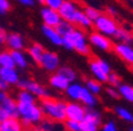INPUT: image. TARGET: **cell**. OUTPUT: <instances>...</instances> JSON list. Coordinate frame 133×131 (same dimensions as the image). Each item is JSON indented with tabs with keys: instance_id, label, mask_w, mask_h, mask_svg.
Wrapping results in <instances>:
<instances>
[{
	"instance_id": "6da1fadb",
	"label": "cell",
	"mask_w": 133,
	"mask_h": 131,
	"mask_svg": "<svg viewBox=\"0 0 133 131\" xmlns=\"http://www.w3.org/2000/svg\"><path fill=\"white\" fill-rule=\"evenodd\" d=\"M62 46L66 50H74L83 56H88L90 53L88 36L86 34L84 30L78 27H75L71 32L63 37Z\"/></svg>"
},
{
	"instance_id": "7a4b0ae2",
	"label": "cell",
	"mask_w": 133,
	"mask_h": 131,
	"mask_svg": "<svg viewBox=\"0 0 133 131\" xmlns=\"http://www.w3.org/2000/svg\"><path fill=\"white\" fill-rule=\"evenodd\" d=\"M39 106L42 109L44 118L56 120V122H64L66 119V103L64 101L52 98V97H45L41 99Z\"/></svg>"
},
{
	"instance_id": "3957f363",
	"label": "cell",
	"mask_w": 133,
	"mask_h": 131,
	"mask_svg": "<svg viewBox=\"0 0 133 131\" xmlns=\"http://www.w3.org/2000/svg\"><path fill=\"white\" fill-rule=\"evenodd\" d=\"M18 115H19V118L22 120L24 128H26V126H36L44 118L41 106H38L36 103L32 104L18 103Z\"/></svg>"
},
{
	"instance_id": "277c9868",
	"label": "cell",
	"mask_w": 133,
	"mask_h": 131,
	"mask_svg": "<svg viewBox=\"0 0 133 131\" xmlns=\"http://www.w3.org/2000/svg\"><path fill=\"white\" fill-rule=\"evenodd\" d=\"M93 27H94V31L111 38L116 32L119 25H118L116 20L114 19L113 17L108 16V14H100L96 19L93 21Z\"/></svg>"
},
{
	"instance_id": "5b68a950",
	"label": "cell",
	"mask_w": 133,
	"mask_h": 131,
	"mask_svg": "<svg viewBox=\"0 0 133 131\" xmlns=\"http://www.w3.org/2000/svg\"><path fill=\"white\" fill-rule=\"evenodd\" d=\"M58 13L61 16L62 20L69 21L74 26H76V22H77L80 16L83 13V11L81 10V7L77 5L76 1H74V0H64L63 4L59 7V10H58Z\"/></svg>"
},
{
	"instance_id": "8992f818",
	"label": "cell",
	"mask_w": 133,
	"mask_h": 131,
	"mask_svg": "<svg viewBox=\"0 0 133 131\" xmlns=\"http://www.w3.org/2000/svg\"><path fill=\"white\" fill-rule=\"evenodd\" d=\"M89 70L91 74L100 83H107V77L111 73V65L101 58H93L89 61Z\"/></svg>"
},
{
	"instance_id": "52a82bcc",
	"label": "cell",
	"mask_w": 133,
	"mask_h": 131,
	"mask_svg": "<svg viewBox=\"0 0 133 131\" xmlns=\"http://www.w3.org/2000/svg\"><path fill=\"white\" fill-rule=\"evenodd\" d=\"M17 86L19 87L20 90H26L30 93H32L35 97L42 99L45 98V97H49V93L48 90L44 86L39 83L35 82L32 79H29V78H20L17 83Z\"/></svg>"
},
{
	"instance_id": "ba28073f",
	"label": "cell",
	"mask_w": 133,
	"mask_h": 131,
	"mask_svg": "<svg viewBox=\"0 0 133 131\" xmlns=\"http://www.w3.org/2000/svg\"><path fill=\"white\" fill-rule=\"evenodd\" d=\"M101 113L94 107H87L84 118L81 122V131H99L101 124Z\"/></svg>"
},
{
	"instance_id": "9c48e42d",
	"label": "cell",
	"mask_w": 133,
	"mask_h": 131,
	"mask_svg": "<svg viewBox=\"0 0 133 131\" xmlns=\"http://www.w3.org/2000/svg\"><path fill=\"white\" fill-rule=\"evenodd\" d=\"M89 45L99 51H109L113 49V43H112L109 37H106L101 33L93 31L88 34Z\"/></svg>"
},
{
	"instance_id": "30bf717a",
	"label": "cell",
	"mask_w": 133,
	"mask_h": 131,
	"mask_svg": "<svg viewBox=\"0 0 133 131\" xmlns=\"http://www.w3.org/2000/svg\"><path fill=\"white\" fill-rule=\"evenodd\" d=\"M19 118L18 115V103L16 99L8 96L4 102L0 103V122L7 119V118Z\"/></svg>"
},
{
	"instance_id": "8fae6325",
	"label": "cell",
	"mask_w": 133,
	"mask_h": 131,
	"mask_svg": "<svg viewBox=\"0 0 133 131\" xmlns=\"http://www.w3.org/2000/svg\"><path fill=\"white\" fill-rule=\"evenodd\" d=\"M87 107L83 104L78 103V102H69L66 103V109H65V115L66 119L71 120H77V122H82L86 115Z\"/></svg>"
},
{
	"instance_id": "7c38bea8",
	"label": "cell",
	"mask_w": 133,
	"mask_h": 131,
	"mask_svg": "<svg viewBox=\"0 0 133 131\" xmlns=\"http://www.w3.org/2000/svg\"><path fill=\"white\" fill-rule=\"evenodd\" d=\"M39 65L50 72H56L59 67V58L58 55L52 51H44Z\"/></svg>"
},
{
	"instance_id": "4fadbf2b",
	"label": "cell",
	"mask_w": 133,
	"mask_h": 131,
	"mask_svg": "<svg viewBox=\"0 0 133 131\" xmlns=\"http://www.w3.org/2000/svg\"><path fill=\"white\" fill-rule=\"evenodd\" d=\"M113 51L118 55L120 59H122L130 65H133V45L116 43L115 45H113Z\"/></svg>"
},
{
	"instance_id": "5bb4252c",
	"label": "cell",
	"mask_w": 133,
	"mask_h": 131,
	"mask_svg": "<svg viewBox=\"0 0 133 131\" xmlns=\"http://www.w3.org/2000/svg\"><path fill=\"white\" fill-rule=\"evenodd\" d=\"M41 17L42 20H43V25H46V26H50V27H56L62 20L58 11L45 7V6L41 10Z\"/></svg>"
},
{
	"instance_id": "9a60e30c",
	"label": "cell",
	"mask_w": 133,
	"mask_h": 131,
	"mask_svg": "<svg viewBox=\"0 0 133 131\" xmlns=\"http://www.w3.org/2000/svg\"><path fill=\"white\" fill-rule=\"evenodd\" d=\"M5 44L11 51H23L25 49V39L22 34L11 32L6 34Z\"/></svg>"
},
{
	"instance_id": "2e32d148",
	"label": "cell",
	"mask_w": 133,
	"mask_h": 131,
	"mask_svg": "<svg viewBox=\"0 0 133 131\" xmlns=\"http://www.w3.org/2000/svg\"><path fill=\"white\" fill-rule=\"evenodd\" d=\"M36 129L38 131H66L63 122H56L48 118H43L41 123L36 125Z\"/></svg>"
},
{
	"instance_id": "e0dca14e",
	"label": "cell",
	"mask_w": 133,
	"mask_h": 131,
	"mask_svg": "<svg viewBox=\"0 0 133 131\" xmlns=\"http://www.w3.org/2000/svg\"><path fill=\"white\" fill-rule=\"evenodd\" d=\"M0 78L6 82L8 85H17L19 78V73L16 70V67L8 68V67H1L0 66Z\"/></svg>"
},
{
	"instance_id": "ac0fdd59",
	"label": "cell",
	"mask_w": 133,
	"mask_h": 131,
	"mask_svg": "<svg viewBox=\"0 0 133 131\" xmlns=\"http://www.w3.org/2000/svg\"><path fill=\"white\" fill-rule=\"evenodd\" d=\"M42 33L44 34V37L50 43H52L56 46H62L63 37L57 32V30L55 27H50V26H46V25H43L42 26Z\"/></svg>"
},
{
	"instance_id": "d6986e66",
	"label": "cell",
	"mask_w": 133,
	"mask_h": 131,
	"mask_svg": "<svg viewBox=\"0 0 133 131\" xmlns=\"http://www.w3.org/2000/svg\"><path fill=\"white\" fill-rule=\"evenodd\" d=\"M49 83L54 89L59 90V91H65V89L68 87V85L70 84L69 80L66 79L64 76H62L61 73H58V72H55L52 76L50 77Z\"/></svg>"
},
{
	"instance_id": "ffe728a7",
	"label": "cell",
	"mask_w": 133,
	"mask_h": 131,
	"mask_svg": "<svg viewBox=\"0 0 133 131\" xmlns=\"http://www.w3.org/2000/svg\"><path fill=\"white\" fill-rule=\"evenodd\" d=\"M83 90V85L78 82H71L68 87L65 89V95L68 96V98H70L72 102H78L80 101L81 92Z\"/></svg>"
},
{
	"instance_id": "44dd1931",
	"label": "cell",
	"mask_w": 133,
	"mask_h": 131,
	"mask_svg": "<svg viewBox=\"0 0 133 131\" xmlns=\"http://www.w3.org/2000/svg\"><path fill=\"white\" fill-rule=\"evenodd\" d=\"M24 125L19 118L12 117L1 122V131H23Z\"/></svg>"
},
{
	"instance_id": "7402d4cb",
	"label": "cell",
	"mask_w": 133,
	"mask_h": 131,
	"mask_svg": "<svg viewBox=\"0 0 133 131\" xmlns=\"http://www.w3.org/2000/svg\"><path fill=\"white\" fill-rule=\"evenodd\" d=\"M113 38L115 39L118 43L131 44V45H133V33L126 27H120L119 26L118 30H116V32L114 33Z\"/></svg>"
},
{
	"instance_id": "603a6c76",
	"label": "cell",
	"mask_w": 133,
	"mask_h": 131,
	"mask_svg": "<svg viewBox=\"0 0 133 131\" xmlns=\"http://www.w3.org/2000/svg\"><path fill=\"white\" fill-rule=\"evenodd\" d=\"M44 47L42 46L41 44L38 43H33L30 47L28 49V55L30 56V58L32 59L33 63H36L39 65L41 63V59L43 57V53H44Z\"/></svg>"
},
{
	"instance_id": "cb8c5ba5",
	"label": "cell",
	"mask_w": 133,
	"mask_h": 131,
	"mask_svg": "<svg viewBox=\"0 0 133 131\" xmlns=\"http://www.w3.org/2000/svg\"><path fill=\"white\" fill-rule=\"evenodd\" d=\"M78 102L81 104H83L86 107H94V106H96V104H97V98H96V96L93 95L90 91H88L86 87L83 86V90L81 92L80 101Z\"/></svg>"
},
{
	"instance_id": "d4e9b609",
	"label": "cell",
	"mask_w": 133,
	"mask_h": 131,
	"mask_svg": "<svg viewBox=\"0 0 133 131\" xmlns=\"http://www.w3.org/2000/svg\"><path fill=\"white\" fill-rule=\"evenodd\" d=\"M118 92L121 98H124L125 101L130 102V103H133V86L121 83L118 86Z\"/></svg>"
},
{
	"instance_id": "484cf974",
	"label": "cell",
	"mask_w": 133,
	"mask_h": 131,
	"mask_svg": "<svg viewBox=\"0 0 133 131\" xmlns=\"http://www.w3.org/2000/svg\"><path fill=\"white\" fill-rule=\"evenodd\" d=\"M11 56L13 58L16 67H20V68L28 67V59H26V56L24 55L23 51H11Z\"/></svg>"
},
{
	"instance_id": "4316f807",
	"label": "cell",
	"mask_w": 133,
	"mask_h": 131,
	"mask_svg": "<svg viewBox=\"0 0 133 131\" xmlns=\"http://www.w3.org/2000/svg\"><path fill=\"white\" fill-rule=\"evenodd\" d=\"M114 112L116 113V116L120 119L127 122V123H133V112L131 110H128L125 106H116L114 109Z\"/></svg>"
},
{
	"instance_id": "83f0119b",
	"label": "cell",
	"mask_w": 133,
	"mask_h": 131,
	"mask_svg": "<svg viewBox=\"0 0 133 131\" xmlns=\"http://www.w3.org/2000/svg\"><path fill=\"white\" fill-rule=\"evenodd\" d=\"M0 66H1V67H8V68L16 67L13 58H12V56H11V51L0 52Z\"/></svg>"
},
{
	"instance_id": "f1b7e54d",
	"label": "cell",
	"mask_w": 133,
	"mask_h": 131,
	"mask_svg": "<svg viewBox=\"0 0 133 131\" xmlns=\"http://www.w3.org/2000/svg\"><path fill=\"white\" fill-rule=\"evenodd\" d=\"M17 102L18 103L32 104L36 103V97L26 90H19V92L17 93Z\"/></svg>"
},
{
	"instance_id": "f546056e",
	"label": "cell",
	"mask_w": 133,
	"mask_h": 131,
	"mask_svg": "<svg viewBox=\"0 0 133 131\" xmlns=\"http://www.w3.org/2000/svg\"><path fill=\"white\" fill-rule=\"evenodd\" d=\"M84 87L95 96L100 95V92L102 91V85H101L100 82H97L96 79H87L84 82Z\"/></svg>"
},
{
	"instance_id": "4dcf8cb0",
	"label": "cell",
	"mask_w": 133,
	"mask_h": 131,
	"mask_svg": "<svg viewBox=\"0 0 133 131\" xmlns=\"http://www.w3.org/2000/svg\"><path fill=\"white\" fill-rule=\"evenodd\" d=\"M75 27H76V26H74L71 22L65 21V20H61V21H59V24H58L55 28L57 30V32L59 33L62 37H64V36H66L68 33L71 32Z\"/></svg>"
},
{
	"instance_id": "1f68e13d",
	"label": "cell",
	"mask_w": 133,
	"mask_h": 131,
	"mask_svg": "<svg viewBox=\"0 0 133 131\" xmlns=\"http://www.w3.org/2000/svg\"><path fill=\"white\" fill-rule=\"evenodd\" d=\"M56 72H58V73H61L62 76H64L70 83L75 82V80H76V77H77L76 76V72H75L71 67H69V66H59Z\"/></svg>"
},
{
	"instance_id": "d6a6232c",
	"label": "cell",
	"mask_w": 133,
	"mask_h": 131,
	"mask_svg": "<svg viewBox=\"0 0 133 131\" xmlns=\"http://www.w3.org/2000/svg\"><path fill=\"white\" fill-rule=\"evenodd\" d=\"M82 11L84 12V14L88 17V18L91 20V21H94V20L96 19L97 17L101 14V13L99 12V10H97V8H95V7H93V6H86V7L83 8Z\"/></svg>"
},
{
	"instance_id": "836d02e7",
	"label": "cell",
	"mask_w": 133,
	"mask_h": 131,
	"mask_svg": "<svg viewBox=\"0 0 133 131\" xmlns=\"http://www.w3.org/2000/svg\"><path fill=\"white\" fill-rule=\"evenodd\" d=\"M66 131H81V122L71 119H65L63 122Z\"/></svg>"
},
{
	"instance_id": "e575fe53",
	"label": "cell",
	"mask_w": 133,
	"mask_h": 131,
	"mask_svg": "<svg viewBox=\"0 0 133 131\" xmlns=\"http://www.w3.org/2000/svg\"><path fill=\"white\" fill-rule=\"evenodd\" d=\"M107 83L109 84V86L118 89V86L121 84V80H120V77L118 76L116 73L111 72V73L108 74V77H107Z\"/></svg>"
},
{
	"instance_id": "d590c367",
	"label": "cell",
	"mask_w": 133,
	"mask_h": 131,
	"mask_svg": "<svg viewBox=\"0 0 133 131\" xmlns=\"http://www.w3.org/2000/svg\"><path fill=\"white\" fill-rule=\"evenodd\" d=\"M63 1L64 0H44V1H43V5H44L45 7H49V8H52V10L58 11L59 7H61V5L63 4Z\"/></svg>"
},
{
	"instance_id": "8d00e7d4",
	"label": "cell",
	"mask_w": 133,
	"mask_h": 131,
	"mask_svg": "<svg viewBox=\"0 0 133 131\" xmlns=\"http://www.w3.org/2000/svg\"><path fill=\"white\" fill-rule=\"evenodd\" d=\"M102 131H118V128H116V124L114 123L113 120H108L102 125Z\"/></svg>"
},
{
	"instance_id": "74e56055",
	"label": "cell",
	"mask_w": 133,
	"mask_h": 131,
	"mask_svg": "<svg viewBox=\"0 0 133 131\" xmlns=\"http://www.w3.org/2000/svg\"><path fill=\"white\" fill-rule=\"evenodd\" d=\"M10 8H11V4L8 3V0H0V16L5 14Z\"/></svg>"
},
{
	"instance_id": "f35d334b",
	"label": "cell",
	"mask_w": 133,
	"mask_h": 131,
	"mask_svg": "<svg viewBox=\"0 0 133 131\" xmlns=\"http://www.w3.org/2000/svg\"><path fill=\"white\" fill-rule=\"evenodd\" d=\"M106 92H107V95L109 96V97H112V98H119V92H118V89H115V87H112L109 86L106 90Z\"/></svg>"
},
{
	"instance_id": "ab89813d",
	"label": "cell",
	"mask_w": 133,
	"mask_h": 131,
	"mask_svg": "<svg viewBox=\"0 0 133 131\" xmlns=\"http://www.w3.org/2000/svg\"><path fill=\"white\" fill-rule=\"evenodd\" d=\"M106 14H108V16L115 18V16L118 14V11H116V8L113 7V6H108L107 10H106Z\"/></svg>"
},
{
	"instance_id": "60d3db41",
	"label": "cell",
	"mask_w": 133,
	"mask_h": 131,
	"mask_svg": "<svg viewBox=\"0 0 133 131\" xmlns=\"http://www.w3.org/2000/svg\"><path fill=\"white\" fill-rule=\"evenodd\" d=\"M19 4H22V5H24V6H33L35 5V0H17Z\"/></svg>"
},
{
	"instance_id": "b9f144b4",
	"label": "cell",
	"mask_w": 133,
	"mask_h": 131,
	"mask_svg": "<svg viewBox=\"0 0 133 131\" xmlns=\"http://www.w3.org/2000/svg\"><path fill=\"white\" fill-rule=\"evenodd\" d=\"M6 34H7V33L5 32V30H4V28L0 26V44H4V43H5Z\"/></svg>"
},
{
	"instance_id": "7bdbcfd3",
	"label": "cell",
	"mask_w": 133,
	"mask_h": 131,
	"mask_svg": "<svg viewBox=\"0 0 133 131\" xmlns=\"http://www.w3.org/2000/svg\"><path fill=\"white\" fill-rule=\"evenodd\" d=\"M8 86H10V85H8L6 82H4V80L0 78V91H7L8 90Z\"/></svg>"
},
{
	"instance_id": "ee69618b",
	"label": "cell",
	"mask_w": 133,
	"mask_h": 131,
	"mask_svg": "<svg viewBox=\"0 0 133 131\" xmlns=\"http://www.w3.org/2000/svg\"><path fill=\"white\" fill-rule=\"evenodd\" d=\"M7 97H8L7 91H0V103L5 101V99L7 98Z\"/></svg>"
},
{
	"instance_id": "f6af8a7d",
	"label": "cell",
	"mask_w": 133,
	"mask_h": 131,
	"mask_svg": "<svg viewBox=\"0 0 133 131\" xmlns=\"http://www.w3.org/2000/svg\"><path fill=\"white\" fill-rule=\"evenodd\" d=\"M23 131H38V130L36 129V126H26V128H24Z\"/></svg>"
},
{
	"instance_id": "bcb514c9",
	"label": "cell",
	"mask_w": 133,
	"mask_h": 131,
	"mask_svg": "<svg viewBox=\"0 0 133 131\" xmlns=\"http://www.w3.org/2000/svg\"><path fill=\"white\" fill-rule=\"evenodd\" d=\"M35 1H37V3H39V4H43V1H44V0H35Z\"/></svg>"
},
{
	"instance_id": "7dc6e473",
	"label": "cell",
	"mask_w": 133,
	"mask_h": 131,
	"mask_svg": "<svg viewBox=\"0 0 133 131\" xmlns=\"http://www.w3.org/2000/svg\"><path fill=\"white\" fill-rule=\"evenodd\" d=\"M0 131H1V122H0Z\"/></svg>"
},
{
	"instance_id": "c3c4849f",
	"label": "cell",
	"mask_w": 133,
	"mask_h": 131,
	"mask_svg": "<svg viewBox=\"0 0 133 131\" xmlns=\"http://www.w3.org/2000/svg\"><path fill=\"white\" fill-rule=\"evenodd\" d=\"M130 131H133V126H132V128H131V130Z\"/></svg>"
},
{
	"instance_id": "681fc988",
	"label": "cell",
	"mask_w": 133,
	"mask_h": 131,
	"mask_svg": "<svg viewBox=\"0 0 133 131\" xmlns=\"http://www.w3.org/2000/svg\"><path fill=\"white\" fill-rule=\"evenodd\" d=\"M132 1H133V0H132Z\"/></svg>"
}]
</instances>
